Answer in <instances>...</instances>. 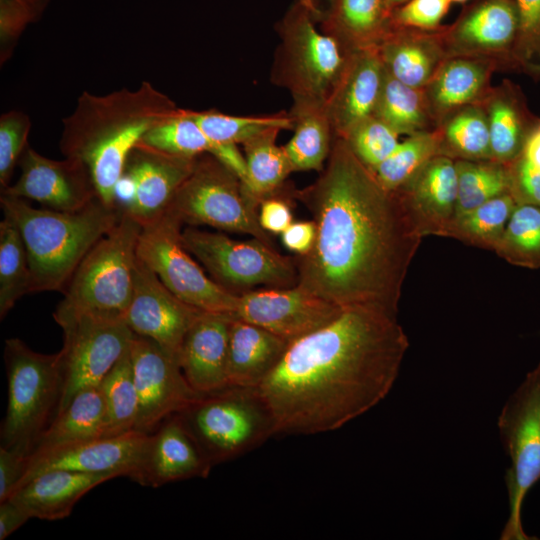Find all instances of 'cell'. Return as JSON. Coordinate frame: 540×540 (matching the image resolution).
Returning a JSON list of instances; mask_svg holds the SVG:
<instances>
[{
    "mask_svg": "<svg viewBox=\"0 0 540 540\" xmlns=\"http://www.w3.org/2000/svg\"><path fill=\"white\" fill-rule=\"evenodd\" d=\"M451 0H408L391 13L394 27L437 30L448 13Z\"/></svg>",
    "mask_w": 540,
    "mask_h": 540,
    "instance_id": "48",
    "label": "cell"
},
{
    "mask_svg": "<svg viewBox=\"0 0 540 540\" xmlns=\"http://www.w3.org/2000/svg\"><path fill=\"white\" fill-rule=\"evenodd\" d=\"M292 199L296 189L286 186L278 193L264 199L259 206V223L267 233L280 235L294 221Z\"/></svg>",
    "mask_w": 540,
    "mask_h": 540,
    "instance_id": "49",
    "label": "cell"
},
{
    "mask_svg": "<svg viewBox=\"0 0 540 540\" xmlns=\"http://www.w3.org/2000/svg\"><path fill=\"white\" fill-rule=\"evenodd\" d=\"M4 363L8 405L0 447L29 457L60 409L64 382L59 354H42L18 338H9Z\"/></svg>",
    "mask_w": 540,
    "mask_h": 540,
    "instance_id": "5",
    "label": "cell"
},
{
    "mask_svg": "<svg viewBox=\"0 0 540 540\" xmlns=\"http://www.w3.org/2000/svg\"><path fill=\"white\" fill-rule=\"evenodd\" d=\"M501 70L494 60L481 57H447L423 89L437 122L463 106L480 104L492 89L491 78Z\"/></svg>",
    "mask_w": 540,
    "mask_h": 540,
    "instance_id": "25",
    "label": "cell"
},
{
    "mask_svg": "<svg viewBox=\"0 0 540 540\" xmlns=\"http://www.w3.org/2000/svg\"><path fill=\"white\" fill-rule=\"evenodd\" d=\"M451 1H452V3H453V2H456V3H466V2H468L469 0H451Z\"/></svg>",
    "mask_w": 540,
    "mask_h": 540,
    "instance_id": "57",
    "label": "cell"
},
{
    "mask_svg": "<svg viewBox=\"0 0 540 540\" xmlns=\"http://www.w3.org/2000/svg\"><path fill=\"white\" fill-rule=\"evenodd\" d=\"M288 344L268 330L234 316L229 331L228 387L256 388L280 361Z\"/></svg>",
    "mask_w": 540,
    "mask_h": 540,
    "instance_id": "29",
    "label": "cell"
},
{
    "mask_svg": "<svg viewBox=\"0 0 540 540\" xmlns=\"http://www.w3.org/2000/svg\"><path fill=\"white\" fill-rule=\"evenodd\" d=\"M518 28L513 51L515 71L540 79V0H515Z\"/></svg>",
    "mask_w": 540,
    "mask_h": 540,
    "instance_id": "45",
    "label": "cell"
},
{
    "mask_svg": "<svg viewBox=\"0 0 540 540\" xmlns=\"http://www.w3.org/2000/svg\"><path fill=\"white\" fill-rule=\"evenodd\" d=\"M316 22L309 9L296 0L277 24L280 42L270 80L290 92L292 98L325 101L354 53L318 29Z\"/></svg>",
    "mask_w": 540,
    "mask_h": 540,
    "instance_id": "7",
    "label": "cell"
},
{
    "mask_svg": "<svg viewBox=\"0 0 540 540\" xmlns=\"http://www.w3.org/2000/svg\"><path fill=\"white\" fill-rule=\"evenodd\" d=\"M437 155L439 146L434 129L418 132L400 141L374 173L386 190L396 191Z\"/></svg>",
    "mask_w": 540,
    "mask_h": 540,
    "instance_id": "43",
    "label": "cell"
},
{
    "mask_svg": "<svg viewBox=\"0 0 540 540\" xmlns=\"http://www.w3.org/2000/svg\"><path fill=\"white\" fill-rule=\"evenodd\" d=\"M386 1H387V5H388L390 11L392 12L394 9L401 6L402 4L407 2L408 0H386Z\"/></svg>",
    "mask_w": 540,
    "mask_h": 540,
    "instance_id": "56",
    "label": "cell"
},
{
    "mask_svg": "<svg viewBox=\"0 0 540 540\" xmlns=\"http://www.w3.org/2000/svg\"><path fill=\"white\" fill-rule=\"evenodd\" d=\"M497 425L510 459L505 473L509 516L500 539H536L523 530L521 511L527 493L540 479V362L508 398Z\"/></svg>",
    "mask_w": 540,
    "mask_h": 540,
    "instance_id": "11",
    "label": "cell"
},
{
    "mask_svg": "<svg viewBox=\"0 0 540 540\" xmlns=\"http://www.w3.org/2000/svg\"><path fill=\"white\" fill-rule=\"evenodd\" d=\"M517 28L515 0H472L440 32L447 57L488 58L496 61L501 70L515 71Z\"/></svg>",
    "mask_w": 540,
    "mask_h": 540,
    "instance_id": "16",
    "label": "cell"
},
{
    "mask_svg": "<svg viewBox=\"0 0 540 540\" xmlns=\"http://www.w3.org/2000/svg\"><path fill=\"white\" fill-rule=\"evenodd\" d=\"M494 251L510 264L540 268V206L517 204Z\"/></svg>",
    "mask_w": 540,
    "mask_h": 540,
    "instance_id": "42",
    "label": "cell"
},
{
    "mask_svg": "<svg viewBox=\"0 0 540 540\" xmlns=\"http://www.w3.org/2000/svg\"><path fill=\"white\" fill-rule=\"evenodd\" d=\"M31 273L22 236L12 220L0 222V318L3 320L16 302L30 294Z\"/></svg>",
    "mask_w": 540,
    "mask_h": 540,
    "instance_id": "40",
    "label": "cell"
},
{
    "mask_svg": "<svg viewBox=\"0 0 540 540\" xmlns=\"http://www.w3.org/2000/svg\"><path fill=\"white\" fill-rule=\"evenodd\" d=\"M53 317L64 336L58 352L64 382L60 411L78 391L99 385L129 350L134 333L120 316L77 312Z\"/></svg>",
    "mask_w": 540,
    "mask_h": 540,
    "instance_id": "13",
    "label": "cell"
},
{
    "mask_svg": "<svg viewBox=\"0 0 540 540\" xmlns=\"http://www.w3.org/2000/svg\"><path fill=\"white\" fill-rule=\"evenodd\" d=\"M141 224L122 212L119 222L80 262L55 314L91 312L123 317L130 303Z\"/></svg>",
    "mask_w": 540,
    "mask_h": 540,
    "instance_id": "6",
    "label": "cell"
},
{
    "mask_svg": "<svg viewBox=\"0 0 540 540\" xmlns=\"http://www.w3.org/2000/svg\"><path fill=\"white\" fill-rule=\"evenodd\" d=\"M0 204L25 244L30 293L63 292L83 258L122 216L118 206H108L98 197L76 211L35 208L26 199L2 193Z\"/></svg>",
    "mask_w": 540,
    "mask_h": 540,
    "instance_id": "4",
    "label": "cell"
},
{
    "mask_svg": "<svg viewBox=\"0 0 540 540\" xmlns=\"http://www.w3.org/2000/svg\"><path fill=\"white\" fill-rule=\"evenodd\" d=\"M178 415L212 464L235 457L273 434L270 416L255 389L226 387L202 394Z\"/></svg>",
    "mask_w": 540,
    "mask_h": 540,
    "instance_id": "10",
    "label": "cell"
},
{
    "mask_svg": "<svg viewBox=\"0 0 540 540\" xmlns=\"http://www.w3.org/2000/svg\"><path fill=\"white\" fill-rule=\"evenodd\" d=\"M316 227L313 220L293 221L280 234L282 244L294 255L307 254L315 241Z\"/></svg>",
    "mask_w": 540,
    "mask_h": 540,
    "instance_id": "52",
    "label": "cell"
},
{
    "mask_svg": "<svg viewBox=\"0 0 540 540\" xmlns=\"http://www.w3.org/2000/svg\"><path fill=\"white\" fill-rule=\"evenodd\" d=\"M289 115L294 133L283 148L293 171H322L335 138L325 101L294 97Z\"/></svg>",
    "mask_w": 540,
    "mask_h": 540,
    "instance_id": "32",
    "label": "cell"
},
{
    "mask_svg": "<svg viewBox=\"0 0 540 540\" xmlns=\"http://www.w3.org/2000/svg\"><path fill=\"white\" fill-rule=\"evenodd\" d=\"M45 4V0H1V64L9 59L21 32L29 22L37 17Z\"/></svg>",
    "mask_w": 540,
    "mask_h": 540,
    "instance_id": "47",
    "label": "cell"
},
{
    "mask_svg": "<svg viewBox=\"0 0 540 540\" xmlns=\"http://www.w3.org/2000/svg\"><path fill=\"white\" fill-rule=\"evenodd\" d=\"M99 387L107 411L105 437L133 431L138 414V395L133 376L130 348L103 377Z\"/></svg>",
    "mask_w": 540,
    "mask_h": 540,
    "instance_id": "38",
    "label": "cell"
},
{
    "mask_svg": "<svg viewBox=\"0 0 540 540\" xmlns=\"http://www.w3.org/2000/svg\"><path fill=\"white\" fill-rule=\"evenodd\" d=\"M182 223L166 211L141 225L137 256L180 300L204 312L234 315L238 295L217 284L182 241Z\"/></svg>",
    "mask_w": 540,
    "mask_h": 540,
    "instance_id": "12",
    "label": "cell"
},
{
    "mask_svg": "<svg viewBox=\"0 0 540 540\" xmlns=\"http://www.w3.org/2000/svg\"><path fill=\"white\" fill-rule=\"evenodd\" d=\"M423 236H449L456 217L457 169L454 159L437 155L396 190Z\"/></svg>",
    "mask_w": 540,
    "mask_h": 540,
    "instance_id": "23",
    "label": "cell"
},
{
    "mask_svg": "<svg viewBox=\"0 0 540 540\" xmlns=\"http://www.w3.org/2000/svg\"><path fill=\"white\" fill-rule=\"evenodd\" d=\"M107 411L102 391L90 386L78 391L42 434L32 455L105 437Z\"/></svg>",
    "mask_w": 540,
    "mask_h": 540,
    "instance_id": "33",
    "label": "cell"
},
{
    "mask_svg": "<svg viewBox=\"0 0 540 540\" xmlns=\"http://www.w3.org/2000/svg\"><path fill=\"white\" fill-rule=\"evenodd\" d=\"M320 29L346 51L376 47L391 30L386 0H328Z\"/></svg>",
    "mask_w": 540,
    "mask_h": 540,
    "instance_id": "31",
    "label": "cell"
},
{
    "mask_svg": "<svg viewBox=\"0 0 540 540\" xmlns=\"http://www.w3.org/2000/svg\"><path fill=\"white\" fill-rule=\"evenodd\" d=\"M147 435L133 430L29 456L26 473L18 488L35 475L52 469L113 474L131 479L137 469Z\"/></svg>",
    "mask_w": 540,
    "mask_h": 540,
    "instance_id": "20",
    "label": "cell"
},
{
    "mask_svg": "<svg viewBox=\"0 0 540 540\" xmlns=\"http://www.w3.org/2000/svg\"><path fill=\"white\" fill-rule=\"evenodd\" d=\"M212 465L175 414L147 435L131 479L142 486L157 488L194 477L206 478Z\"/></svg>",
    "mask_w": 540,
    "mask_h": 540,
    "instance_id": "21",
    "label": "cell"
},
{
    "mask_svg": "<svg viewBox=\"0 0 540 540\" xmlns=\"http://www.w3.org/2000/svg\"><path fill=\"white\" fill-rule=\"evenodd\" d=\"M279 133L278 129L269 130L242 145L246 165L243 188L258 207L264 199L282 190L294 172L283 146L276 143Z\"/></svg>",
    "mask_w": 540,
    "mask_h": 540,
    "instance_id": "34",
    "label": "cell"
},
{
    "mask_svg": "<svg viewBox=\"0 0 540 540\" xmlns=\"http://www.w3.org/2000/svg\"><path fill=\"white\" fill-rule=\"evenodd\" d=\"M455 162L457 169L456 217L499 195L510 192L509 165L494 160H455Z\"/></svg>",
    "mask_w": 540,
    "mask_h": 540,
    "instance_id": "37",
    "label": "cell"
},
{
    "mask_svg": "<svg viewBox=\"0 0 540 540\" xmlns=\"http://www.w3.org/2000/svg\"><path fill=\"white\" fill-rule=\"evenodd\" d=\"M167 211L183 225L246 234L273 246L259 223V207L246 195L241 179L211 154L197 156Z\"/></svg>",
    "mask_w": 540,
    "mask_h": 540,
    "instance_id": "8",
    "label": "cell"
},
{
    "mask_svg": "<svg viewBox=\"0 0 540 540\" xmlns=\"http://www.w3.org/2000/svg\"><path fill=\"white\" fill-rule=\"evenodd\" d=\"M30 117L20 110H10L0 117V185H10L16 165L28 144Z\"/></svg>",
    "mask_w": 540,
    "mask_h": 540,
    "instance_id": "46",
    "label": "cell"
},
{
    "mask_svg": "<svg viewBox=\"0 0 540 540\" xmlns=\"http://www.w3.org/2000/svg\"><path fill=\"white\" fill-rule=\"evenodd\" d=\"M434 132L439 155L454 160H492L488 121L481 103L447 113L437 122Z\"/></svg>",
    "mask_w": 540,
    "mask_h": 540,
    "instance_id": "35",
    "label": "cell"
},
{
    "mask_svg": "<svg viewBox=\"0 0 540 540\" xmlns=\"http://www.w3.org/2000/svg\"><path fill=\"white\" fill-rule=\"evenodd\" d=\"M18 165L19 178L2 194L31 199L56 211L82 209L97 197L89 172L75 159H50L28 145Z\"/></svg>",
    "mask_w": 540,
    "mask_h": 540,
    "instance_id": "19",
    "label": "cell"
},
{
    "mask_svg": "<svg viewBox=\"0 0 540 540\" xmlns=\"http://www.w3.org/2000/svg\"><path fill=\"white\" fill-rule=\"evenodd\" d=\"M233 317L203 311L183 339L179 364L188 383L200 394L228 387V343Z\"/></svg>",
    "mask_w": 540,
    "mask_h": 540,
    "instance_id": "24",
    "label": "cell"
},
{
    "mask_svg": "<svg viewBox=\"0 0 540 540\" xmlns=\"http://www.w3.org/2000/svg\"><path fill=\"white\" fill-rule=\"evenodd\" d=\"M516 206L510 192L499 195L456 217L448 237L494 250Z\"/></svg>",
    "mask_w": 540,
    "mask_h": 540,
    "instance_id": "41",
    "label": "cell"
},
{
    "mask_svg": "<svg viewBox=\"0 0 540 540\" xmlns=\"http://www.w3.org/2000/svg\"><path fill=\"white\" fill-rule=\"evenodd\" d=\"M392 128L375 115L354 125L342 139L355 156L373 172L395 150L399 140Z\"/></svg>",
    "mask_w": 540,
    "mask_h": 540,
    "instance_id": "44",
    "label": "cell"
},
{
    "mask_svg": "<svg viewBox=\"0 0 540 540\" xmlns=\"http://www.w3.org/2000/svg\"><path fill=\"white\" fill-rule=\"evenodd\" d=\"M374 115L399 135L433 130L436 126L424 91L405 85L387 71Z\"/></svg>",
    "mask_w": 540,
    "mask_h": 540,
    "instance_id": "36",
    "label": "cell"
},
{
    "mask_svg": "<svg viewBox=\"0 0 540 540\" xmlns=\"http://www.w3.org/2000/svg\"><path fill=\"white\" fill-rule=\"evenodd\" d=\"M130 356L138 395L134 430L151 434L202 395L188 383L179 360L155 341L134 334Z\"/></svg>",
    "mask_w": 540,
    "mask_h": 540,
    "instance_id": "14",
    "label": "cell"
},
{
    "mask_svg": "<svg viewBox=\"0 0 540 540\" xmlns=\"http://www.w3.org/2000/svg\"><path fill=\"white\" fill-rule=\"evenodd\" d=\"M519 157L540 171V126L530 135Z\"/></svg>",
    "mask_w": 540,
    "mask_h": 540,
    "instance_id": "54",
    "label": "cell"
},
{
    "mask_svg": "<svg viewBox=\"0 0 540 540\" xmlns=\"http://www.w3.org/2000/svg\"><path fill=\"white\" fill-rule=\"evenodd\" d=\"M189 110V109H188ZM191 117L213 141L227 145H243L248 140L269 130H291L293 123L289 112L259 116H236L215 109L189 110Z\"/></svg>",
    "mask_w": 540,
    "mask_h": 540,
    "instance_id": "39",
    "label": "cell"
},
{
    "mask_svg": "<svg viewBox=\"0 0 540 540\" xmlns=\"http://www.w3.org/2000/svg\"><path fill=\"white\" fill-rule=\"evenodd\" d=\"M200 311L174 295L138 256L123 316L131 331L155 341L179 360L183 339Z\"/></svg>",
    "mask_w": 540,
    "mask_h": 540,
    "instance_id": "18",
    "label": "cell"
},
{
    "mask_svg": "<svg viewBox=\"0 0 540 540\" xmlns=\"http://www.w3.org/2000/svg\"><path fill=\"white\" fill-rule=\"evenodd\" d=\"M140 142L177 156L211 154L232 169L242 182L245 179L243 153L236 145L220 144L209 138L191 117L188 109L178 108L160 120L144 134Z\"/></svg>",
    "mask_w": 540,
    "mask_h": 540,
    "instance_id": "30",
    "label": "cell"
},
{
    "mask_svg": "<svg viewBox=\"0 0 540 540\" xmlns=\"http://www.w3.org/2000/svg\"><path fill=\"white\" fill-rule=\"evenodd\" d=\"M178 107L149 81L135 90L106 95L83 91L63 120L59 148L87 169L97 197L117 206V188L127 158L144 134Z\"/></svg>",
    "mask_w": 540,
    "mask_h": 540,
    "instance_id": "3",
    "label": "cell"
},
{
    "mask_svg": "<svg viewBox=\"0 0 540 540\" xmlns=\"http://www.w3.org/2000/svg\"><path fill=\"white\" fill-rule=\"evenodd\" d=\"M408 347L397 316L368 307L344 308L290 342L254 388L273 434L330 432L368 412L391 391Z\"/></svg>",
    "mask_w": 540,
    "mask_h": 540,
    "instance_id": "2",
    "label": "cell"
},
{
    "mask_svg": "<svg viewBox=\"0 0 540 540\" xmlns=\"http://www.w3.org/2000/svg\"><path fill=\"white\" fill-rule=\"evenodd\" d=\"M182 241L209 276L233 294L256 286L288 288L298 284L294 256L283 255L256 238L235 240L189 226L182 230Z\"/></svg>",
    "mask_w": 540,
    "mask_h": 540,
    "instance_id": "9",
    "label": "cell"
},
{
    "mask_svg": "<svg viewBox=\"0 0 540 540\" xmlns=\"http://www.w3.org/2000/svg\"><path fill=\"white\" fill-rule=\"evenodd\" d=\"M28 457L0 447V502L11 497L22 481Z\"/></svg>",
    "mask_w": 540,
    "mask_h": 540,
    "instance_id": "51",
    "label": "cell"
},
{
    "mask_svg": "<svg viewBox=\"0 0 540 540\" xmlns=\"http://www.w3.org/2000/svg\"><path fill=\"white\" fill-rule=\"evenodd\" d=\"M302 2L312 13L316 21H319L323 11L320 9L318 1L317 0H299Z\"/></svg>",
    "mask_w": 540,
    "mask_h": 540,
    "instance_id": "55",
    "label": "cell"
},
{
    "mask_svg": "<svg viewBox=\"0 0 540 540\" xmlns=\"http://www.w3.org/2000/svg\"><path fill=\"white\" fill-rule=\"evenodd\" d=\"M296 199L315 223L311 250L294 255L298 284L344 309L398 314L408 268L424 237L397 191L386 190L335 137L317 179Z\"/></svg>",
    "mask_w": 540,
    "mask_h": 540,
    "instance_id": "1",
    "label": "cell"
},
{
    "mask_svg": "<svg viewBox=\"0 0 540 540\" xmlns=\"http://www.w3.org/2000/svg\"><path fill=\"white\" fill-rule=\"evenodd\" d=\"M341 311L342 308L296 285L244 292L238 295L234 316L290 343L329 323Z\"/></svg>",
    "mask_w": 540,
    "mask_h": 540,
    "instance_id": "17",
    "label": "cell"
},
{
    "mask_svg": "<svg viewBox=\"0 0 540 540\" xmlns=\"http://www.w3.org/2000/svg\"><path fill=\"white\" fill-rule=\"evenodd\" d=\"M441 27L428 31L392 26L377 46L388 74L405 85L423 90L447 58Z\"/></svg>",
    "mask_w": 540,
    "mask_h": 540,
    "instance_id": "28",
    "label": "cell"
},
{
    "mask_svg": "<svg viewBox=\"0 0 540 540\" xmlns=\"http://www.w3.org/2000/svg\"><path fill=\"white\" fill-rule=\"evenodd\" d=\"M197 157L169 154L139 142L130 152L117 188V206L141 225L167 211Z\"/></svg>",
    "mask_w": 540,
    "mask_h": 540,
    "instance_id": "15",
    "label": "cell"
},
{
    "mask_svg": "<svg viewBox=\"0 0 540 540\" xmlns=\"http://www.w3.org/2000/svg\"><path fill=\"white\" fill-rule=\"evenodd\" d=\"M510 193L517 204L540 206V171L518 157L509 164Z\"/></svg>",
    "mask_w": 540,
    "mask_h": 540,
    "instance_id": "50",
    "label": "cell"
},
{
    "mask_svg": "<svg viewBox=\"0 0 540 540\" xmlns=\"http://www.w3.org/2000/svg\"><path fill=\"white\" fill-rule=\"evenodd\" d=\"M385 76L377 46L350 55L325 100L335 137H344L358 122L374 115Z\"/></svg>",
    "mask_w": 540,
    "mask_h": 540,
    "instance_id": "22",
    "label": "cell"
},
{
    "mask_svg": "<svg viewBox=\"0 0 540 540\" xmlns=\"http://www.w3.org/2000/svg\"><path fill=\"white\" fill-rule=\"evenodd\" d=\"M113 474H96L66 469L41 472L23 483L10 498L31 518L55 521L68 517L76 503Z\"/></svg>",
    "mask_w": 540,
    "mask_h": 540,
    "instance_id": "26",
    "label": "cell"
},
{
    "mask_svg": "<svg viewBox=\"0 0 540 540\" xmlns=\"http://www.w3.org/2000/svg\"><path fill=\"white\" fill-rule=\"evenodd\" d=\"M481 104L488 121L492 160L509 165L540 126V118L529 109L520 86L508 79L493 86Z\"/></svg>",
    "mask_w": 540,
    "mask_h": 540,
    "instance_id": "27",
    "label": "cell"
},
{
    "mask_svg": "<svg viewBox=\"0 0 540 540\" xmlns=\"http://www.w3.org/2000/svg\"><path fill=\"white\" fill-rule=\"evenodd\" d=\"M31 517L11 499L0 502V540H5Z\"/></svg>",
    "mask_w": 540,
    "mask_h": 540,
    "instance_id": "53",
    "label": "cell"
}]
</instances>
